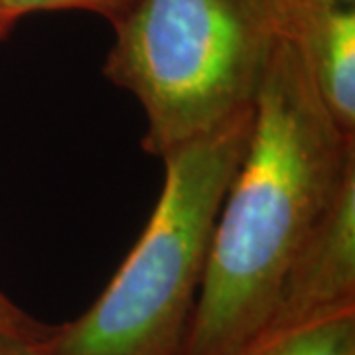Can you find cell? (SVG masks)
Wrapping results in <instances>:
<instances>
[{"label": "cell", "instance_id": "obj_1", "mask_svg": "<svg viewBox=\"0 0 355 355\" xmlns=\"http://www.w3.org/2000/svg\"><path fill=\"white\" fill-rule=\"evenodd\" d=\"M352 174L355 139L326 113L286 18L217 214L182 355L253 352L288 266Z\"/></svg>", "mask_w": 355, "mask_h": 355}, {"label": "cell", "instance_id": "obj_2", "mask_svg": "<svg viewBox=\"0 0 355 355\" xmlns=\"http://www.w3.org/2000/svg\"><path fill=\"white\" fill-rule=\"evenodd\" d=\"M284 30L279 0H135L103 73L139 101L162 160L253 109Z\"/></svg>", "mask_w": 355, "mask_h": 355}, {"label": "cell", "instance_id": "obj_3", "mask_svg": "<svg viewBox=\"0 0 355 355\" xmlns=\"http://www.w3.org/2000/svg\"><path fill=\"white\" fill-rule=\"evenodd\" d=\"M253 109L162 158V191L139 241L81 316L53 326L50 355L184 354L214 225L251 139Z\"/></svg>", "mask_w": 355, "mask_h": 355}, {"label": "cell", "instance_id": "obj_4", "mask_svg": "<svg viewBox=\"0 0 355 355\" xmlns=\"http://www.w3.org/2000/svg\"><path fill=\"white\" fill-rule=\"evenodd\" d=\"M355 312V174L288 266L254 349L282 334Z\"/></svg>", "mask_w": 355, "mask_h": 355}, {"label": "cell", "instance_id": "obj_5", "mask_svg": "<svg viewBox=\"0 0 355 355\" xmlns=\"http://www.w3.org/2000/svg\"><path fill=\"white\" fill-rule=\"evenodd\" d=\"M286 18L326 113L355 139L354 4L286 10Z\"/></svg>", "mask_w": 355, "mask_h": 355}, {"label": "cell", "instance_id": "obj_6", "mask_svg": "<svg viewBox=\"0 0 355 355\" xmlns=\"http://www.w3.org/2000/svg\"><path fill=\"white\" fill-rule=\"evenodd\" d=\"M249 355H355V312L282 334Z\"/></svg>", "mask_w": 355, "mask_h": 355}, {"label": "cell", "instance_id": "obj_7", "mask_svg": "<svg viewBox=\"0 0 355 355\" xmlns=\"http://www.w3.org/2000/svg\"><path fill=\"white\" fill-rule=\"evenodd\" d=\"M135 0H0V8L18 22L22 16L32 12L53 10H77L97 14L113 26L127 12Z\"/></svg>", "mask_w": 355, "mask_h": 355}, {"label": "cell", "instance_id": "obj_8", "mask_svg": "<svg viewBox=\"0 0 355 355\" xmlns=\"http://www.w3.org/2000/svg\"><path fill=\"white\" fill-rule=\"evenodd\" d=\"M0 331L20 334L30 338H50L53 326L42 324L32 316H28L22 308H18L12 300H8L0 292Z\"/></svg>", "mask_w": 355, "mask_h": 355}, {"label": "cell", "instance_id": "obj_9", "mask_svg": "<svg viewBox=\"0 0 355 355\" xmlns=\"http://www.w3.org/2000/svg\"><path fill=\"white\" fill-rule=\"evenodd\" d=\"M0 355H50L48 338L0 331Z\"/></svg>", "mask_w": 355, "mask_h": 355}, {"label": "cell", "instance_id": "obj_10", "mask_svg": "<svg viewBox=\"0 0 355 355\" xmlns=\"http://www.w3.org/2000/svg\"><path fill=\"white\" fill-rule=\"evenodd\" d=\"M284 10H302V8H316V6H340V4H354V0H279Z\"/></svg>", "mask_w": 355, "mask_h": 355}, {"label": "cell", "instance_id": "obj_11", "mask_svg": "<svg viewBox=\"0 0 355 355\" xmlns=\"http://www.w3.org/2000/svg\"><path fill=\"white\" fill-rule=\"evenodd\" d=\"M14 26H16V20L0 8V40L6 38V36H8V32L12 30Z\"/></svg>", "mask_w": 355, "mask_h": 355}]
</instances>
